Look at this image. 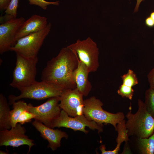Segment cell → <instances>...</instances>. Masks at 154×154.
<instances>
[{
    "mask_svg": "<svg viewBox=\"0 0 154 154\" xmlns=\"http://www.w3.org/2000/svg\"><path fill=\"white\" fill-rule=\"evenodd\" d=\"M78 64L76 52L67 46L63 48L56 56L47 62L42 72L41 80L65 89L75 88L73 74Z\"/></svg>",
    "mask_w": 154,
    "mask_h": 154,
    "instance_id": "6da1fadb",
    "label": "cell"
},
{
    "mask_svg": "<svg viewBox=\"0 0 154 154\" xmlns=\"http://www.w3.org/2000/svg\"><path fill=\"white\" fill-rule=\"evenodd\" d=\"M137 103L136 112H132L130 106L129 111L125 116L128 135L137 138H148L154 132V119L147 111L144 102L138 99Z\"/></svg>",
    "mask_w": 154,
    "mask_h": 154,
    "instance_id": "7a4b0ae2",
    "label": "cell"
},
{
    "mask_svg": "<svg viewBox=\"0 0 154 154\" xmlns=\"http://www.w3.org/2000/svg\"><path fill=\"white\" fill-rule=\"evenodd\" d=\"M16 66L13 72L12 81L10 85L19 90L36 81V65L38 58L37 56L26 57L18 53H16Z\"/></svg>",
    "mask_w": 154,
    "mask_h": 154,
    "instance_id": "3957f363",
    "label": "cell"
},
{
    "mask_svg": "<svg viewBox=\"0 0 154 154\" xmlns=\"http://www.w3.org/2000/svg\"><path fill=\"white\" fill-rule=\"evenodd\" d=\"M103 105L100 100L94 96L84 100L83 114L90 120L101 125L110 124L116 129L117 123L124 119V114L122 112L113 114L106 111L102 108Z\"/></svg>",
    "mask_w": 154,
    "mask_h": 154,
    "instance_id": "277c9868",
    "label": "cell"
},
{
    "mask_svg": "<svg viewBox=\"0 0 154 154\" xmlns=\"http://www.w3.org/2000/svg\"><path fill=\"white\" fill-rule=\"evenodd\" d=\"M65 89L47 82L36 81L31 85L19 89L21 93L18 96H9V104L22 98L41 100L56 97H59Z\"/></svg>",
    "mask_w": 154,
    "mask_h": 154,
    "instance_id": "5b68a950",
    "label": "cell"
},
{
    "mask_svg": "<svg viewBox=\"0 0 154 154\" xmlns=\"http://www.w3.org/2000/svg\"><path fill=\"white\" fill-rule=\"evenodd\" d=\"M51 27V24L50 23L43 30L19 39L10 51L27 58L37 57L44 39L50 31Z\"/></svg>",
    "mask_w": 154,
    "mask_h": 154,
    "instance_id": "8992f818",
    "label": "cell"
},
{
    "mask_svg": "<svg viewBox=\"0 0 154 154\" xmlns=\"http://www.w3.org/2000/svg\"><path fill=\"white\" fill-rule=\"evenodd\" d=\"M76 52L79 60L87 67L89 72H94L99 66V49L96 43L90 37L67 46Z\"/></svg>",
    "mask_w": 154,
    "mask_h": 154,
    "instance_id": "52a82bcc",
    "label": "cell"
},
{
    "mask_svg": "<svg viewBox=\"0 0 154 154\" xmlns=\"http://www.w3.org/2000/svg\"><path fill=\"white\" fill-rule=\"evenodd\" d=\"M103 125L89 120L84 114L74 117L69 116L62 110L59 115L53 121L51 128L65 127L70 128L74 131H80L87 133L89 131L86 129V127L90 129L98 130V133L103 131Z\"/></svg>",
    "mask_w": 154,
    "mask_h": 154,
    "instance_id": "ba28073f",
    "label": "cell"
},
{
    "mask_svg": "<svg viewBox=\"0 0 154 154\" xmlns=\"http://www.w3.org/2000/svg\"><path fill=\"white\" fill-rule=\"evenodd\" d=\"M59 102V97H51L38 106H34L31 103L29 104L27 110L35 115V120L51 128L53 122L59 115L61 111Z\"/></svg>",
    "mask_w": 154,
    "mask_h": 154,
    "instance_id": "9c48e42d",
    "label": "cell"
},
{
    "mask_svg": "<svg viewBox=\"0 0 154 154\" xmlns=\"http://www.w3.org/2000/svg\"><path fill=\"white\" fill-rule=\"evenodd\" d=\"M25 127L17 123L15 126L10 129L0 131V146H4L18 147L23 145L29 146L27 154L30 151L32 147L35 145L33 140L29 138L25 135Z\"/></svg>",
    "mask_w": 154,
    "mask_h": 154,
    "instance_id": "30bf717a",
    "label": "cell"
},
{
    "mask_svg": "<svg viewBox=\"0 0 154 154\" xmlns=\"http://www.w3.org/2000/svg\"><path fill=\"white\" fill-rule=\"evenodd\" d=\"M83 96L76 88L64 89L59 96V106L70 117L83 115L84 106Z\"/></svg>",
    "mask_w": 154,
    "mask_h": 154,
    "instance_id": "8fae6325",
    "label": "cell"
},
{
    "mask_svg": "<svg viewBox=\"0 0 154 154\" xmlns=\"http://www.w3.org/2000/svg\"><path fill=\"white\" fill-rule=\"evenodd\" d=\"M23 17L5 21L0 25V54L10 51L16 42V37L19 28L25 21Z\"/></svg>",
    "mask_w": 154,
    "mask_h": 154,
    "instance_id": "7c38bea8",
    "label": "cell"
},
{
    "mask_svg": "<svg viewBox=\"0 0 154 154\" xmlns=\"http://www.w3.org/2000/svg\"><path fill=\"white\" fill-rule=\"evenodd\" d=\"M32 124L40 133L41 136L48 141V147L50 148L53 151L61 146L62 138L67 139L68 137V135L66 132L58 129H53L37 120H35Z\"/></svg>",
    "mask_w": 154,
    "mask_h": 154,
    "instance_id": "4fadbf2b",
    "label": "cell"
},
{
    "mask_svg": "<svg viewBox=\"0 0 154 154\" xmlns=\"http://www.w3.org/2000/svg\"><path fill=\"white\" fill-rule=\"evenodd\" d=\"M48 24L45 17L37 15H33L25 21L19 28L16 37V42L23 37L43 30Z\"/></svg>",
    "mask_w": 154,
    "mask_h": 154,
    "instance_id": "5bb4252c",
    "label": "cell"
},
{
    "mask_svg": "<svg viewBox=\"0 0 154 154\" xmlns=\"http://www.w3.org/2000/svg\"><path fill=\"white\" fill-rule=\"evenodd\" d=\"M89 72L85 65L79 59L77 68L74 71L73 78L76 88L83 96H87L92 89V85L88 79Z\"/></svg>",
    "mask_w": 154,
    "mask_h": 154,
    "instance_id": "9a60e30c",
    "label": "cell"
},
{
    "mask_svg": "<svg viewBox=\"0 0 154 154\" xmlns=\"http://www.w3.org/2000/svg\"><path fill=\"white\" fill-rule=\"evenodd\" d=\"M126 121L124 119L117 124L115 130L117 131L118 136L116 139L117 144L115 148L113 150L106 151L105 145L102 144L100 147V149L102 154H117L120 150V147L124 141L129 140L127 131L125 126Z\"/></svg>",
    "mask_w": 154,
    "mask_h": 154,
    "instance_id": "2e32d148",
    "label": "cell"
},
{
    "mask_svg": "<svg viewBox=\"0 0 154 154\" xmlns=\"http://www.w3.org/2000/svg\"><path fill=\"white\" fill-rule=\"evenodd\" d=\"M6 98L0 94V131L9 129L11 128L10 120V110Z\"/></svg>",
    "mask_w": 154,
    "mask_h": 154,
    "instance_id": "e0dca14e",
    "label": "cell"
},
{
    "mask_svg": "<svg viewBox=\"0 0 154 154\" xmlns=\"http://www.w3.org/2000/svg\"><path fill=\"white\" fill-rule=\"evenodd\" d=\"M135 146L139 154H154V132L148 138H137Z\"/></svg>",
    "mask_w": 154,
    "mask_h": 154,
    "instance_id": "ac0fdd59",
    "label": "cell"
},
{
    "mask_svg": "<svg viewBox=\"0 0 154 154\" xmlns=\"http://www.w3.org/2000/svg\"><path fill=\"white\" fill-rule=\"evenodd\" d=\"M12 105L13 109L10 111V120L12 127L16 126L17 120L21 113L28 110V104L23 101L19 100L13 102Z\"/></svg>",
    "mask_w": 154,
    "mask_h": 154,
    "instance_id": "d6986e66",
    "label": "cell"
},
{
    "mask_svg": "<svg viewBox=\"0 0 154 154\" xmlns=\"http://www.w3.org/2000/svg\"><path fill=\"white\" fill-rule=\"evenodd\" d=\"M19 0H11L7 8L5 10V15L1 17L3 22L17 18Z\"/></svg>",
    "mask_w": 154,
    "mask_h": 154,
    "instance_id": "ffe728a7",
    "label": "cell"
},
{
    "mask_svg": "<svg viewBox=\"0 0 154 154\" xmlns=\"http://www.w3.org/2000/svg\"><path fill=\"white\" fill-rule=\"evenodd\" d=\"M147 112L154 119V90L149 88L145 93V101L144 102Z\"/></svg>",
    "mask_w": 154,
    "mask_h": 154,
    "instance_id": "44dd1931",
    "label": "cell"
},
{
    "mask_svg": "<svg viewBox=\"0 0 154 154\" xmlns=\"http://www.w3.org/2000/svg\"><path fill=\"white\" fill-rule=\"evenodd\" d=\"M122 84L132 87L137 84L138 80L136 74L133 71L129 69L127 73L121 76Z\"/></svg>",
    "mask_w": 154,
    "mask_h": 154,
    "instance_id": "7402d4cb",
    "label": "cell"
},
{
    "mask_svg": "<svg viewBox=\"0 0 154 154\" xmlns=\"http://www.w3.org/2000/svg\"><path fill=\"white\" fill-rule=\"evenodd\" d=\"M134 91L132 87L122 84L117 90L118 94L123 98H125L131 100Z\"/></svg>",
    "mask_w": 154,
    "mask_h": 154,
    "instance_id": "603a6c76",
    "label": "cell"
},
{
    "mask_svg": "<svg viewBox=\"0 0 154 154\" xmlns=\"http://www.w3.org/2000/svg\"><path fill=\"white\" fill-rule=\"evenodd\" d=\"M29 4L38 6L43 10H46L48 5H53L58 6L59 5V1L49 2L45 0H28Z\"/></svg>",
    "mask_w": 154,
    "mask_h": 154,
    "instance_id": "cb8c5ba5",
    "label": "cell"
},
{
    "mask_svg": "<svg viewBox=\"0 0 154 154\" xmlns=\"http://www.w3.org/2000/svg\"><path fill=\"white\" fill-rule=\"evenodd\" d=\"M35 117V116L34 114L28 110H25L19 117L17 120V123L23 125L31 121L32 119H34Z\"/></svg>",
    "mask_w": 154,
    "mask_h": 154,
    "instance_id": "d4e9b609",
    "label": "cell"
},
{
    "mask_svg": "<svg viewBox=\"0 0 154 154\" xmlns=\"http://www.w3.org/2000/svg\"><path fill=\"white\" fill-rule=\"evenodd\" d=\"M147 78L150 85V88L154 90V67L148 73Z\"/></svg>",
    "mask_w": 154,
    "mask_h": 154,
    "instance_id": "484cf974",
    "label": "cell"
},
{
    "mask_svg": "<svg viewBox=\"0 0 154 154\" xmlns=\"http://www.w3.org/2000/svg\"><path fill=\"white\" fill-rule=\"evenodd\" d=\"M11 0H0V10H5L7 8Z\"/></svg>",
    "mask_w": 154,
    "mask_h": 154,
    "instance_id": "4316f807",
    "label": "cell"
},
{
    "mask_svg": "<svg viewBox=\"0 0 154 154\" xmlns=\"http://www.w3.org/2000/svg\"><path fill=\"white\" fill-rule=\"evenodd\" d=\"M146 25L148 27H154V21L150 17H147L145 20Z\"/></svg>",
    "mask_w": 154,
    "mask_h": 154,
    "instance_id": "83f0119b",
    "label": "cell"
},
{
    "mask_svg": "<svg viewBox=\"0 0 154 154\" xmlns=\"http://www.w3.org/2000/svg\"><path fill=\"white\" fill-rule=\"evenodd\" d=\"M144 0H136V4L134 9V12H136L138 11L140 4L143 1H144Z\"/></svg>",
    "mask_w": 154,
    "mask_h": 154,
    "instance_id": "f1b7e54d",
    "label": "cell"
},
{
    "mask_svg": "<svg viewBox=\"0 0 154 154\" xmlns=\"http://www.w3.org/2000/svg\"><path fill=\"white\" fill-rule=\"evenodd\" d=\"M149 16L154 21V11L151 13Z\"/></svg>",
    "mask_w": 154,
    "mask_h": 154,
    "instance_id": "f546056e",
    "label": "cell"
},
{
    "mask_svg": "<svg viewBox=\"0 0 154 154\" xmlns=\"http://www.w3.org/2000/svg\"><path fill=\"white\" fill-rule=\"evenodd\" d=\"M0 154H8V152H5L4 151H2V150H0Z\"/></svg>",
    "mask_w": 154,
    "mask_h": 154,
    "instance_id": "4dcf8cb0",
    "label": "cell"
},
{
    "mask_svg": "<svg viewBox=\"0 0 154 154\" xmlns=\"http://www.w3.org/2000/svg\"><path fill=\"white\" fill-rule=\"evenodd\" d=\"M153 44H154V40L153 41Z\"/></svg>",
    "mask_w": 154,
    "mask_h": 154,
    "instance_id": "1f68e13d",
    "label": "cell"
}]
</instances>
